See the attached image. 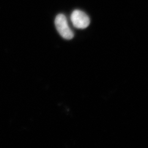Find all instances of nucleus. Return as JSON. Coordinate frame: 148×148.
Here are the masks:
<instances>
[{
    "instance_id": "obj_1",
    "label": "nucleus",
    "mask_w": 148,
    "mask_h": 148,
    "mask_svg": "<svg viewBox=\"0 0 148 148\" xmlns=\"http://www.w3.org/2000/svg\"><path fill=\"white\" fill-rule=\"evenodd\" d=\"M54 23L59 34L63 38L71 40L74 37V32L69 27L66 18L64 14H59L57 15Z\"/></svg>"
},
{
    "instance_id": "obj_2",
    "label": "nucleus",
    "mask_w": 148,
    "mask_h": 148,
    "mask_svg": "<svg viewBox=\"0 0 148 148\" xmlns=\"http://www.w3.org/2000/svg\"><path fill=\"white\" fill-rule=\"evenodd\" d=\"M70 19L74 27L77 29H84L90 25L89 16L85 12L79 10H76L72 12Z\"/></svg>"
}]
</instances>
